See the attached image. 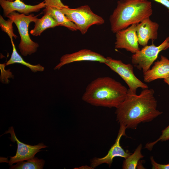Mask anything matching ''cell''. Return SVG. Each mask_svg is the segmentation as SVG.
<instances>
[{"label": "cell", "mask_w": 169, "mask_h": 169, "mask_svg": "<svg viewBox=\"0 0 169 169\" xmlns=\"http://www.w3.org/2000/svg\"><path fill=\"white\" fill-rule=\"evenodd\" d=\"M13 21L8 18L7 20H5L1 15H0V27L2 30L7 34L9 37L11 41L13 40V37L15 39L18 36L13 32Z\"/></svg>", "instance_id": "obj_20"}, {"label": "cell", "mask_w": 169, "mask_h": 169, "mask_svg": "<svg viewBox=\"0 0 169 169\" xmlns=\"http://www.w3.org/2000/svg\"><path fill=\"white\" fill-rule=\"evenodd\" d=\"M104 64L112 70L118 74L124 81L131 93L136 94L138 88L142 89L148 88V85L138 79L135 75L133 67L130 64H125L121 60L107 57Z\"/></svg>", "instance_id": "obj_6"}, {"label": "cell", "mask_w": 169, "mask_h": 169, "mask_svg": "<svg viewBox=\"0 0 169 169\" xmlns=\"http://www.w3.org/2000/svg\"><path fill=\"white\" fill-rule=\"evenodd\" d=\"M128 90L110 77H99L88 85L82 98L93 106L116 108L125 98Z\"/></svg>", "instance_id": "obj_2"}, {"label": "cell", "mask_w": 169, "mask_h": 169, "mask_svg": "<svg viewBox=\"0 0 169 169\" xmlns=\"http://www.w3.org/2000/svg\"><path fill=\"white\" fill-rule=\"evenodd\" d=\"M159 24L148 18L137 24L136 32L139 44L147 45L148 41H153L158 37Z\"/></svg>", "instance_id": "obj_13"}, {"label": "cell", "mask_w": 169, "mask_h": 169, "mask_svg": "<svg viewBox=\"0 0 169 169\" xmlns=\"http://www.w3.org/2000/svg\"><path fill=\"white\" fill-rule=\"evenodd\" d=\"M168 42V37L158 46L153 44L150 45L143 46L141 49L131 56L133 65L138 69L145 73L149 69L153 63L157 58L159 53L165 50Z\"/></svg>", "instance_id": "obj_7"}, {"label": "cell", "mask_w": 169, "mask_h": 169, "mask_svg": "<svg viewBox=\"0 0 169 169\" xmlns=\"http://www.w3.org/2000/svg\"><path fill=\"white\" fill-rule=\"evenodd\" d=\"M0 5L3 9L4 17L13 12L17 11L21 14L28 15L32 12H38L41 9L46 7L44 1L38 4L32 5L25 4L21 0L12 2L0 0Z\"/></svg>", "instance_id": "obj_12"}, {"label": "cell", "mask_w": 169, "mask_h": 169, "mask_svg": "<svg viewBox=\"0 0 169 169\" xmlns=\"http://www.w3.org/2000/svg\"><path fill=\"white\" fill-rule=\"evenodd\" d=\"M168 44H167V45L166 46V48H165V50L168 49V48H169V36H168Z\"/></svg>", "instance_id": "obj_27"}, {"label": "cell", "mask_w": 169, "mask_h": 169, "mask_svg": "<svg viewBox=\"0 0 169 169\" xmlns=\"http://www.w3.org/2000/svg\"><path fill=\"white\" fill-rule=\"evenodd\" d=\"M136 25L137 24H133L115 33V48L124 49L133 54L140 50L136 32Z\"/></svg>", "instance_id": "obj_9"}, {"label": "cell", "mask_w": 169, "mask_h": 169, "mask_svg": "<svg viewBox=\"0 0 169 169\" xmlns=\"http://www.w3.org/2000/svg\"><path fill=\"white\" fill-rule=\"evenodd\" d=\"M74 169H93L90 166H89L87 165L82 166L79 167H76Z\"/></svg>", "instance_id": "obj_25"}, {"label": "cell", "mask_w": 169, "mask_h": 169, "mask_svg": "<svg viewBox=\"0 0 169 169\" xmlns=\"http://www.w3.org/2000/svg\"><path fill=\"white\" fill-rule=\"evenodd\" d=\"M169 77V59L161 55L160 59L154 63V65L143 73L144 82L150 83L158 79H167Z\"/></svg>", "instance_id": "obj_14"}, {"label": "cell", "mask_w": 169, "mask_h": 169, "mask_svg": "<svg viewBox=\"0 0 169 169\" xmlns=\"http://www.w3.org/2000/svg\"><path fill=\"white\" fill-rule=\"evenodd\" d=\"M164 81L169 86V77L167 79H164Z\"/></svg>", "instance_id": "obj_26"}, {"label": "cell", "mask_w": 169, "mask_h": 169, "mask_svg": "<svg viewBox=\"0 0 169 169\" xmlns=\"http://www.w3.org/2000/svg\"><path fill=\"white\" fill-rule=\"evenodd\" d=\"M126 129L122 125H120V128L115 143L111 146L107 154L101 158L95 157L90 160V166L93 169L99 165L103 164H107L110 167L113 162V159L115 157L119 156L125 159L131 153L125 151L120 145V141L121 137L125 136Z\"/></svg>", "instance_id": "obj_10"}, {"label": "cell", "mask_w": 169, "mask_h": 169, "mask_svg": "<svg viewBox=\"0 0 169 169\" xmlns=\"http://www.w3.org/2000/svg\"><path fill=\"white\" fill-rule=\"evenodd\" d=\"M9 133L11 135L10 138L13 142L16 141L17 144V149L16 154L13 156H10L8 161L9 165L11 166L13 164L20 161L28 160L34 157L35 155L40 151V149L47 147L43 143H40L38 145L32 146L21 142L17 138L13 127H9L8 130L4 134Z\"/></svg>", "instance_id": "obj_8"}, {"label": "cell", "mask_w": 169, "mask_h": 169, "mask_svg": "<svg viewBox=\"0 0 169 169\" xmlns=\"http://www.w3.org/2000/svg\"><path fill=\"white\" fill-rule=\"evenodd\" d=\"M150 160L152 169H169V163L166 164H162L156 162L152 156L150 157Z\"/></svg>", "instance_id": "obj_23"}, {"label": "cell", "mask_w": 169, "mask_h": 169, "mask_svg": "<svg viewBox=\"0 0 169 169\" xmlns=\"http://www.w3.org/2000/svg\"><path fill=\"white\" fill-rule=\"evenodd\" d=\"M152 13L151 3L148 0H119L109 18L111 30L115 33L150 18Z\"/></svg>", "instance_id": "obj_3"}, {"label": "cell", "mask_w": 169, "mask_h": 169, "mask_svg": "<svg viewBox=\"0 0 169 169\" xmlns=\"http://www.w3.org/2000/svg\"><path fill=\"white\" fill-rule=\"evenodd\" d=\"M6 0L9 1H11V2L13 1V0ZM23 0H21V1H23Z\"/></svg>", "instance_id": "obj_28"}, {"label": "cell", "mask_w": 169, "mask_h": 169, "mask_svg": "<svg viewBox=\"0 0 169 169\" xmlns=\"http://www.w3.org/2000/svg\"><path fill=\"white\" fill-rule=\"evenodd\" d=\"M142 145L140 144L134 152L125 158L122 164L123 169H136L139 160L143 158L141 153Z\"/></svg>", "instance_id": "obj_18"}, {"label": "cell", "mask_w": 169, "mask_h": 169, "mask_svg": "<svg viewBox=\"0 0 169 169\" xmlns=\"http://www.w3.org/2000/svg\"><path fill=\"white\" fill-rule=\"evenodd\" d=\"M44 163L45 161L43 159L34 157L28 160L26 162L21 161L17 162L16 165H11L10 169H42Z\"/></svg>", "instance_id": "obj_19"}, {"label": "cell", "mask_w": 169, "mask_h": 169, "mask_svg": "<svg viewBox=\"0 0 169 169\" xmlns=\"http://www.w3.org/2000/svg\"><path fill=\"white\" fill-rule=\"evenodd\" d=\"M61 10L68 18L76 25L78 30L82 34H85L91 26L104 23V19L95 13L87 5L75 8L69 6L62 8Z\"/></svg>", "instance_id": "obj_5"}, {"label": "cell", "mask_w": 169, "mask_h": 169, "mask_svg": "<svg viewBox=\"0 0 169 169\" xmlns=\"http://www.w3.org/2000/svg\"><path fill=\"white\" fill-rule=\"evenodd\" d=\"M38 16L33 14L26 15L14 11L7 17L13 21L18 28L21 38L18 48L23 56H26L35 53L39 47L38 43L31 39L28 32L30 23H34L38 18Z\"/></svg>", "instance_id": "obj_4"}, {"label": "cell", "mask_w": 169, "mask_h": 169, "mask_svg": "<svg viewBox=\"0 0 169 169\" xmlns=\"http://www.w3.org/2000/svg\"><path fill=\"white\" fill-rule=\"evenodd\" d=\"M106 58L101 54L90 49H84L70 54L62 56L60 62L54 68L59 69L63 66L73 62L81 61H97L104 63L106 62Z\"/></svg>", "instance_id": "obj_11"}, {"label": "cell", "mask_w": 169, "mask_h": 169, "mask_svg": "<svg viewBox=\"0 0 169 169\" xmlns=\"http://www.w3.org/2000/svg\"><path fill=\"white\" fill-rule=\"evenodd\" d=\"M151 89H143L137 95L129 90L124 100L116 108V120L126 129H136L141 123L149 122L161 114Z\"/></svg>", "instance_id": "obj_1"}, {"label": "cell", "mask_w": 169, "mask_h": 169, "mask_svg": "<svg viewBox=\"0 0 169 169\" xmlns=\"http://www.w3.org/2000/svg\"><path fill=\"white\" fill-rule=\"evenodd\" d=\"M34 23V27L30 31V33L36 36H40L44 30L48 28L59 26L53 18L48 13H44L41 18H38Z\"/></svg>", "instance_id": "obj_16"}, {"label": "cell", "mask_w": 169, "mask_h": 169, "mask_svg": "<svg viewBox=\"0 0 169 169\" xmlns=\"http://www.w3.org/2000/svg\"><path fill=\"white\" fill-rule=\"evenodd\" d=\"M44 13L49 14L59 26H62L74 31L78 30L76 25L70 21L62 12L61 9L55 7H48L43 10Z\"/></svg>", "instance_id": "obj_15"}, {"label": "cell", "mask_w": 169, "mask_h": 169, "mask_svg": "<svg viewBox=\"0 0 169 169\" xmlns=\"http://www.w3.org/2000/svg\"><path fill=\"white\" fill-rule=\"evenodd\" d=\"M11 42L13 47V52L10 58L6 64V65L18 63L29 68L33 72H36L38 71H42L44 70V68L40 64L33 65L24 61L21 56L18 53L13 41H11Z\"/></svg>", "instance_id": "obj_17"}, {"label": "cell", "mask_w": 169, "mask_h": 169, "mask_svg": "<svg viewBox=\"0 0 169 169\" xmlns=\"http://www.w3.org/2000/svg\"><path fill=\"white\" fill-rule=\"evenodd\" d=\"M164 5L168 9L169 12V0H152Z\"/></svg>", "instance_id": "obj_24"}, {"label": "cell", "mask_w": 169, "mask_h": 169, "mask_svg": "<svg viewBox=\"0 0 169 169\" xmlns=\"http://www.w3.org/2000/svg\"><path fill=\"white\" fill-rule=\"evenodd\" d=\"M44 1L46 7H52L61 9L68 6L64 5L61 0H44Z\"/></svg>", "instance_id": "obj_22"}, {"label": "cell", "mask_w": 169, "mask_h": 169, "mask_svg": "<svg viewBox=\"0 0 169 169\" xmlns=\"http://www.w3.org/2000/svg\"><path fill=\"white\" fill-rule=\"evenodd\" d=\"M169 140V125L162 130L161 134L158 138L153 142L147 143L145 148L149 151H151L154 146L159 141H166Z\"/></svg>", "instance_id": "obj_21"}]
</instances>
